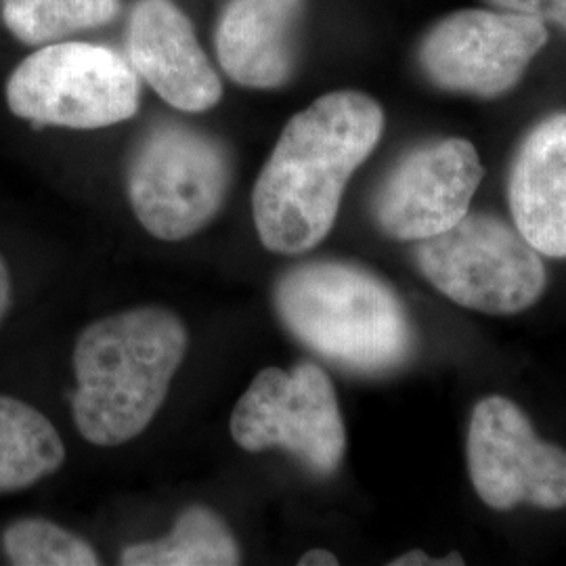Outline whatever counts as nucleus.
Returning a JSON list of instances; mask_svg holds the SVG:
<instances>
[{
    "instance_id": "obj_16",
    "label": "nucleus",
    "mask_w": 566,
    "mask_h": 566,
    "mask_svg": "<svg viewBox=\"0 0 566 566\" xmlns=\"http://www.w3.org/2000/svg\"><path fill=\"white\" fill-rule=\"evenodd\" d=\"M120 0H0L7 30L30 46L61 42L116 20Z\"/></svg>"
},
{
    "instance_id": "obj_5",
    "label": "nucleus",
    "mask_w": 566,
    "mask_h": 566,
    "mask_svg": "<svg viewBox=\"0 0 566 566\" xmlns=\"http://www.w3.org/2000/svg\"><path fill=\"white\" fill-rule=\"evenodd\" d=\"M416 263L449 301L486 315H514L546 290V264L516 227L493 214H465L422 240Z\"/></svg>"
},
{
    "instance_id": "obj_1",
    "label": "nucleus",
    "mask_w": 566,
    "mask_h": 566,
    "mask_svg": "<svg viewBox=\"0 0 566 566\" xmlns=\"http://www.w3.org/2000/svg\"><path fill=\"white\" fill-rule=\"evenodd\" d=\"M385 133V109L361 91H334L292 116L252 191L259 240L304 254L338 219L344 189Z\"/></svg>"
},
{
    "instance_id": "obj_15",
    "label": "nucleus",
    "mask_w": 566,
    "mask_h": 566,
    "mask_svg": "<svg viewBox=\"0 0 566 566\" xmlns=\"http://www.w3.org/2000/svg\"><path fill=\"white\" fill-rule=\"evenodd\" d=\"M126 566H233L242 549L223 518L210 507L191 506L160 539L128 546L120 556Z\"/></svg>"
},
{
    "instance_id": "obj_13",
    "label": "nucleus",
    "mask_w": 566,
    "mask_h": 566,
    "mask_svg": "<svg viewBox=\"0 0 566 566\" xmlns=\"http://www.w3.org/2000/svg\"><path fill=\"white\" fill-rule=\"evenodd\" d=\"M304 0H229L217 28L224 74L245 88H280L296 65Z\"/></svg>"
},
{
    "instance_id": "obj_3",
    "label": "nucleus",
    "mask_w": 566,
    "mask_h": 566,
    "mask_svg": "<svg viewBox=\"0 0 566 566\" xmlns=\"http://www.w3.org/2000/svg\"><path fill=\"white\" fill-rule=\"evenodd\" d=\"M285 329L325 361L380 376L409 361L416 332L401 296L361 264L308 261L275 283Z\"/></svg>"
},
{
    "instance_id": "obj_17",
    "label": "nucleus",
    "mask_w": 566,
    "mask_h": 566,
    "mask_svg": "<svg viewBox=\"0 0 566 566\" xmlns=\"http://www.w3.org/2000/svg\"><path fill=\"white\" fill-rule=\"evenodd\" d=\"M2 549L15 566H97L86 539L46 518H21L2 535Z\"/></svg>"
},
{
    "instance_id": "obj_4",
    "label": "nucleus",
    "mask_w": 566,
    "mask_h": 566,
    "mask_svg": "<svg viewBox=\"0 0 566 566\" xmlns=\"http://www.w3.org/2000/svg\"><path fill=\"white\" fill-rule=\"evenodd\" d=\"M4 97L21 120L93 130L130 120L139 109L142 84L130 61L114 49L61 41L21 61Z\"/></svg>"
},
{
    "instance_id": "obj_18",
    "label": "nucleus",
    "mask_w": 566,
    "mask_h": 566,
    "mask_svg": "<svg viewBox=\"0 0 566 566\" xmlns=\"http://www.w3.org/2000/svg\"><path fill=\"white\" fill-rule=\"evenodd\" d=\"M493 7L528 15L535 20L549 21L566 32V0H489Z\"/></svg>"
},
{
    "instance_id": "obj_9",
    "label": "nucleus",
    "mask_w": 566,
    "mask_h": 566,
    "mask_svg": "<svg viewBox=\"0 0 566 566\" xmlns=\"http://www.w3.org/2000/svg\"><path fill=\"white\" fill-rule=\"evenodd\" d=\"M465 453L470 481L486 506L566 507V451L537 437L521 405L500 395L479 401Z\"/></svg>"
},
{
    "instance_id": "obj_8",
    "label": "nucleus",
    "mask_w": 566,
    "mask_h": 566,
    "mask_svg": "<svg viewBox=\"0 0 566 566\" xmlns=\"http://www.w3.org/2000/svg\"><path fill=\"white\" fill-rule=\"evenodd\" d=\"M547 41L544 21L504 9H462L428 30L418 57L434 86L495 99L521 82Z\"/></svg>"
},
{
    "instance_id": "obj_12",
    "label": "nucleus",
    "mask_w": 566,
    "mask_h": 566,
    "mask_svg": "<svg viewBox=\"0 0 566 566\" xmlns=\"http://www.w3.org/2000/svg\"><path fill=\"white\" fill-rule=\"evenodd\" d=\"M507 203L526 242L542 256L566 259V112L526 133L510 168Z\"/></svg>"
},
{
    "instance_id": "obj_10",
    "label": "nucleus",
    "mask_w": 566,
    "mask_h": 566,
    "mask_svg": "<svg viewBox=\"0 0 566 566\" xmlns=\"http://www.w3.org/2000/svg\"><path fill=\"white\" fill-rule=\"evenodd\" d=\"M485 177L476 147L449 137L411 149L388 172L374 198V219L388 238L422 242L468 214Z\"/></svg>"
},
{
    "instance_id": "obj_7",
    "label": "nucleus",
    "mask_w": 566,
    "mask_h": 566,
    "mask_svg": "<svg viewBox=\"0 0 566 566\" xmlns=\"http://www.w3.org/2000/svg\"><path fill=\"white\" fill-rule=\"evenodd\" d=\"M229 430L245 451L282 447L317 476L334 474L346 453L336 390L313 361L259 371L235 405Z\"/></svg>"
},
{
    "instance_id": "obj_19",
    "label": "nucleus",
    "mask_w": 566,
    "mask_h": 566,
    "mask_svg": "<svg viewBox=\"0 0 566 566\" xmlns=\"http://www.w3.org/2000/svg\"><path fill=\"white\" fill-rule=\"evenodd\" d=\"M464 556L462 554H458V552H453L451 556H446V558H432V556H428L426 552L422 549H411V552H407V554H401V556H397L395 560H390L388 565L390 566H462L464 565Z\"/></svg>"
},
{
    "instance_id": "obj_14",
    "label": "nucleus",
    "mask_w": 566,
    "mask_h": 566,
    "mask_svg": "<svg viewBox=\"0 0 566 566\" xmlns=\"http://www.w3.org/2000/svg\"><path fill=\"white\" fill-rule=\"evenodd\" d=\"M65 462L57 428L36 407L0 395V493L36 485Z\"/></svg>"
},
{
    "instance_id": "obj_20",
    "label": "nucleus",
    "mask_w": 566,
    "mask_h": 566,
    "mask_svg": "<svg viewBox=\"0 0 566 566\" xmlns=\"http://www.w3.org/2000/svg\"><path fill=\"white\" fill-rule=\"evenodd\" d=\"M13 303V285H11V273L9 266L4 263L2 254H0V325L7 319L9 308Z\"/></svg>"
},
{
    "instance_id": "obj_6",
    "label": "nucleus",
    "mask_w": 566,
    "mask_h": 566,
    "mask_svg": "<svg viewBox=\"0 0 566 566\" xmlns=\"http://www.w3.org/2000/svg\"><path fill=\"white\" fill-rule=\"evenodd\" d=\"M231 160L221 143L185 124L154 126L128 168V200L143 229L181 242L223 208Z\"/></svg>"
},
{
    "instance_id": "obj_2",
    "label": "nucleus",
    "mask_w": 566,
    "mask_h": 566,
    "mask_svg": "<svg viewBox=\"0 0 566 566\" xmlns=\"http://www.w3.org/2000/svg\"><path fill=\"white\" fill-rule=\"evenodd\" d=\"M181 317L139 306L82 329L74 346L72 416L82 437L116 447L139 437L160 411L187 355Z\"/></svg>"
},
{
    "instance_id": "obj_21",
    "label": "nucleus",
    "mask_w": 566,
    "mask_h": 566,
    "mask_svg": "<svg viewBox=\"0 0 566 566\" xmlns=\"http://www.w3.org/2000/svg\"><path fill=\"white\" fill-rule=\"evenodd\" d=\"M340 565V560L332 554V552H327V549H322V547H317V549H311V552H306L303 554V558L298 560V566H336Z\"/></svg>"
},
{
    "instance_id": "obj_11",
    "label": "nucleus",
    "mask_w": 566,
    "mask_h": 566,
    "mask_svg": "<svg viewBox=\"0 0 566 566\" xmlns=\"http://www.w3.org/2000/svg\"><path fill=\"white\" fill-rule=\"evenodd\" d=\"M128 61L164 102L187 114H200L223 97L191 21L170 0H139L128 20Z\"/></svg>"
}]
</instances>
